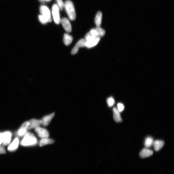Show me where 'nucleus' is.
Here are the masks:
<instances>
[{"instance_id": "0eeeda50", "label": "nucleus", "mask_w": 174, "mask_h": 174, "mask_svg": "<svg viewBox=\"0 0 174 174\" xmlns=\"http://www.w3.org/2000/svg\"><path fill=\"white\" fill-rule=\"evenodd\" d=\"M60 23L67 32L70 33L72 31V26L68 19L66 18H62Z\"/></svg>"}, {"instance_id": "f3484780", "label": "nucleus", "mask_w": 174, "mask_h": 174, "mask_svg": "<svg viewBox=\"0 0 174 174\" xmlns=\"http://www.w3.org/2000/svg\"><path fill=\"white\" fill-rule=\"evenodd\" d=\"M102 18V13L101 12L97 13L95 18V23L97 27H100L101 25Z\"/></svg>"}, {"instance_id": "423d86ee", "label": "nucleus", "mask_w": 174, "mask_h": 174, "mask_svg": "<svg viewBox=\"0 0 174 174\" xmlns=\"http://www.w3.org/2000/svg\"><path fill=\"white\" fill-rule=\"evenodd\" d=\"M35 130L39 137L41 138H48L49 137V133L48 130L45 128L39 126L35 128Z\"/></svg>"}, {"instance_id": "4468645a", "label": "nucleus", "mask_w": 174, "mask_h": 174, "mask_svg": "<svg viewBox=\"0 0 174 174\" xmlns=\"http://www.w3.org/2000/svg\"><path fill=\"white\" fill-rule=\"evenodd\" d=\"M113 111L114 113V120L117 123L121 122L122 121L121 116L120 114V112H119L117 108L114 107L113 109Z\"/></svg>"}, {"instance_id": "6ab92c4d", "label": "nucleus", "mask_w": 174, "mask_h": 174, "mask_svg": "<svg viewBox=\"0 0 174 174\" xmlns=\"http://www.w3.org/2000/svg\"><path fill=\"white\" fill-rule=\"evenodd\" d=\"M154 140L151 137H148L145 139V146L147 148L151 147L153 145Z\"/></svg>"}, {"instance_id": "9d476101", "label": "nucleus", "mask_w": 174, "mask_h": 174, "mask_svg": "<svg viewBox=\"0 0 174 174\" xmlns=\"http://www.w3.org/2000/svg\"><path fill=\"white\" fill-rule=\"evenodd\" d=\"M55 115V113H54L43 117L41 120L42 125L45 126H48Z\"/></svg>"}, {"instance_id": "1a4fd4ad", "label": "nucleus", "mask_w": 174, "mask_h": 174, "mask_svg": "<svg viewBox=\"0 0 174 174\" xmlns=\"http://www.w3.org/2000/svg\"><path fill=\"white\" fill-rule=\"evenodd\" d=\"M100 39V37H98L88 41H85V46L88 48H93L97 44Z\"/></svg>"}, {"instance_id": "393cba45", "label": "nucleus", "mask_w": 174, "mask_h": 174, "mask_svg": "<svg viewBox=\"0 0 174 174\" xmlns=\"http://www.w3.org/2000/svg\"><path fill=\"white\" fill-rule=\"evenodd\" d=\"M124 106L121 103H119L118 104V109L120 112H121L124 109Z\"/></svg>"}, {"instance_id": "a211bd4d", "label": "nucleus", "mask_w": 174, "mask_h": 174, "mask_svg": "<svg viewBox=\"0 0 174 174\" xmlns=\"http://www.w3.org/2000/svg\"><path fill=\"white\" fill-rule=\"evenodd\" d=\"M73 40V37L71 35L67 33L64 35L63 41L64 44L66 46L70 45L72 42Z\"/></svg>"}, {"instance_id": "bb28decb", "label": "nucleus", "mask_w": 174, "mask_h": 174, "mask_svg": "<svg viewBox=\"0 0 174 174\" xmlns=\"http://www.w3.org/2000/svg\"><path fill=\"white\" fill-rule=\"evenodd\" d=\"M4 135L3 133H0V145L4 142Z\"/></svg>"}, {"instance_id": "4be33fe9", "label": "nucleus", "mask_w": 174, "mask_h": 174, "mask_svg": "<svg viewBox=\"0 0 174 174\" xmlns=\"http://www.w3.org/2000/svg\"><path fill=\"white\" fill-rule=\"evenodd\" d=\"M96 29L99 37H101L104 36L105 34V31L104 30L101 28L100 27H97Z\"/></svg>"}, {"instance_id": "5701e85b", "label": "nucleus", "mask_w": 174, "mask_h": 174, "mask_svg": "<svg viewBox=\"0 0 174 174\" xmlns=\"http://www.w3.org/2000/svg\"><path fill=\"white\" fill-rule=\"evenodd\" d=\"M39 19L40 22L42 24H46L48 22L47 19L41 15L39 16Z\"/></svg>"}, {"instance_id": "dca6fc26", "label": "nucleus", "mask_w": 174, "mask_h": 174, "mask_svg": "<svg viewBox=\"0 0 174 174\" xmlns=\"http://www.w3.org/2000/svg\"><path fill=\"white\" fill-rule=\"evenodd\" d=\"M164 143L162 140H156L154 142L153 145L154 148L156 151H158L161 149L164 145Z\"/></svg>"}, {"instance_id": "f03ea898", "label": "nucleus", "mask_w": 174, "mask_h": 174, "mask_svg": "<svg viewBox=\"0 0 174 174\" xmlns=\"http://www.w3.org/2000/svg\"><path fill=\"white\" fill-rule=\"evenodd\" d=\"M67 14L70 20H75L76 14L74 5L69 0H67L64 3V7Z\"/></svg>"}, {"instance_id": "f257e3e1", "label": "nucleus", "mask_w": 174, "mask_h": 174, "mask_svg": "<svg viewBox=\"0 0 174 174\" xmlns=\"http://www.w3.org/2000/svg\"><path fill=\"white\" fill-rule=\"evenodd\" d=\"M37 141L34 135L30 132L26 133L21 142V145L24 146H34L37 145Z\"/></svg>"}, {"instance_id": "39448f33", "label": "nucleus", "mask_w": 174, "mask_h": 174, "mask_svg": "<svg viewBox=\"0 0 174 174\" xmlns=\"http://www.w3.org/2000/svg\"><path fill=\"white\" fill-rule=\"evenodd\" d=\"M27 129H31L36 128L42 124L41 120L32 119L29 121L26 122Z\"/></svg>"}, {"instance_id": "a878e982", "label": "nucleus", "mask_w": 174, "mask_h": 174, "mask_svg": "<svg viewBox=\"0 0 174 174\" xmlns=\"http://www.w3.org/2000/svg\"><path fill=\"white\" fill-rule=\"evenodd\" d=\"M6 153L4 147L1 145H0V154H5Z\"/></svg>"}, {"instance_id": "7ed1b4c3", "label": "nucleus", "mask_w": 174, "mask_h": 174, "mask_svg": "<svg viewBox=\"0 0 174 174\" xmlns=\"http://www.w3.org/2000/svg\"><path fill=\"white\" fill-rule=\"evenodd\" d=\"M52 14L54 22L57 24L60 23L61 19L60 14L59 8L58 5L54 4L52 8Z\"/></svg>"}, {"instance_id": "c85d7f7f", "label": "nucleus", "mask_w": 174, "mask_h": 174, "mask_svg": "<svg viewBox=\"0 0 174 174\" xmlns=\"http://www.w3.org/2000/svg\"><path fill=\"white\" fill-rule=\"evenodd\" d=\"M41 1H42V0H41Z\"/></svg>"}, {"instance_id": "20e7f679", "label": "nucleus", "mask_w": 174, "mask_h": 174, "mask_svg": "<svg viewBox=\"0 0 174 174\" xmlns=\"http://www.w3.org/2000/svg\"><path fill=\"white\" fill-rule=\"evenodd\" d=\"M40 12L41 15L47 19L48 22H50L52 21L51 12L49 8L44 5H42L40 7Z\"/></svg>"}, {"instance_id": "aec40b11", "label": "nucleus", "mask_w": 174, "mask_h": 174, "mask_svg": "<svg viewBox=\"0 0 174 174\" xmlns=\"http://www.w3.org/2000/svg\"><path fill=\"white\" fill-rule=\"evenodd\" d=\"M27 129L26 128L22 125L20 128L19 129L17 133L19 137H22L24 135L27 133Z\"/></svg>"}, {"instance_id": "ddd939ff", "label": "nucleus", "mask_w": 174, "mask_h": 174, "mask_svg": "<svg viewBox=\"0 0 174 174\" xmlns=\"http://www.w3.org/2000/svg\"><path fill=\"white\" fill-rule=\"evenodd\" d=\"M19 143L18 138H16L12 143L8 147V150L10 152H13L17 150L18 147Z\"/></svg>"}, {"instance_id": "f8f14e48", "label": "nucleus", "mask_w": 174, "mask_h": 174, "mask_svg": "<svg viewBox=\"0 0 174 174\" xmlns=\"http://www.w3.org/2000/svg\"><path fill=\"white\" fill-rule=\"evenodd\" d=\"M153 154V152L148 148L143 149L139 154L140 157L143 158L151 156Z\"/></svg>"}, {"instance_id": "b1692460", "label": "nucleus", "mask_w": 174, "mask_h": 174, "mask_svg": "<svg viewBox=\"0 0 174 174\" xmlns=\"http://www.w3.org/2000/svg\"><path fill=\"white\" fill-rule=\"evenodd\" d=\"M59 9L62 10L64 7V3L62 0H56Z\"/></svg>"}, {"instance_id": "9b49d317", "label": "nucleus", "mask_w": 174, "mask_h": 174, "mask_svg": "<svg viewBox=\"0 0 174 174\" xmlns=\"http://www.w3.org/2000/svg\"><path fill=\"white\" fill-rule=\"evenodd\" d=\"M4 133V141L3 143V145L6 146L9 145L11 141L12 137V133L10 131H6Z\"/></svg>"}, {"instance_id": "412c9836", "label": "nucleus", "mask_w": 174, "mask_h": 174, "mask_svg": "<svg viewBox=\"0 0 174 174\" xmlns=\"http://www.w3.org/2000/svg\"><path fill=\"white\" fill-rule=\"evenodd\" d=\"M115 100L112 97H110L107 99V103L109 107H111L115 104Z\"/></svg>"}, {"instance_id": "6e6552de", "label": "nucleus", "mask_w": 174, "mask_h": 174, "mask_svg": "<svg viewBox=\"0 0 174 174\" xmlns=\"http://www.w3.org/2000/svg\"><path fill=\"white\" fill-rule=\"evenodd\" d=\"M85 41L84 39H81L79 40L78 42L76 43L74 48H73L71 51L72 54L75 55L77 53L80 48L85 47Z\"/></svg>"}, {"instance_id": "2eb2a0df", "label": "nucleus", "mask_w": 174, "mask_h": 174, "mask_svg": "<svg viewBox=\"0 0 174 174\" xmlns=\"http://www.w3.org/2000/svg\"><path fill=\"white\" fill-rule=\"evenodd\" d=\"M54 141L51 139L48 138H45L41 139L39 142V145L40 147L44 146L53 143Z\"/></svg>"}, {"instance_id": "cd10ccee", "label": "nucleus", "mask_w": 174, "mask_h": 174, "mask_svg": "<svg viewBox=\"0 0 174 174\" xmlns=\"http://www.w3.org/2000/svg\"><path fill=\"white\" fill-rule=\"evenodd\" d=\"M44 1H51V0H44Z\"/></svg>"}]
</instances>
